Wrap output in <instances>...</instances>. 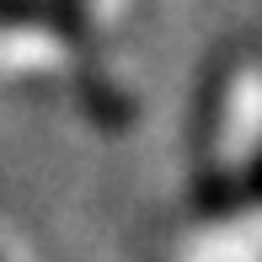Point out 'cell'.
Instances as JSON below:
<instances>
[{"mask_svg": "<svg viewBox=\"0 0 262 262\" xmlns=\"http://www.w3.org/2000/svg\"><path fill=\"white\" fill-rule=\"evenodd\" d=\"M220 97H214V118L204 128V193L225 198L246 193V177H252V156H257V70L252 54H235L225 70Z\"/></svg>", "mask_w": 262, "mask_h": 262, "instance_id": "1", "label": "cell"}, {"mask_svg": "<svg viewBox=\"0 0 262 262\" xmlns=\"http://www.w3.org/2000/svg\"><path fill=\"white\" fill-rule=\"evenodd\" d=\"M49 6L43 0H0V21H43Z\"/></svg>", "mask_w": 262, "mask_h": 262, "instance_id": "2", "label": "cell"}]
</instances>
